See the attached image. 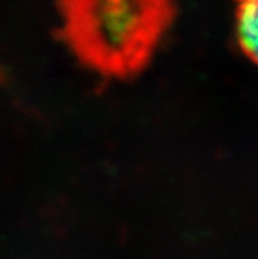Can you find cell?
Segmentation results:
<instances>
[{
  "mask_svg": "<svg viewBox=\"0 0 258 259\" xmlns=\"http://www.w3.org/2000/svg\"><path fill=\"white\" fill-rule=\"evenodd\" d=\"M62 28L77 56L109 76L142 68L173 17V0H61Z\"/></svg>",
  "mask_w": 258,
  "mask_h": 259,
  "instance_id": "obj_1",
  "label": "cell"
},
{
  "mask_svg": "<svg viewBox=\"0 0 258 259\" xmlns=\"http://www.w3.org/2000/svg\"><path fill=\"white\" fill-rule=\"evenodd\" d=\"M235 33L246 58L258 67V0H235Z\"/></svg>",
  "mask_w": 258,
  "mask_h": 259,
  "instance_id": "obj_2",
  "label": "cell"
}]
</instances>
